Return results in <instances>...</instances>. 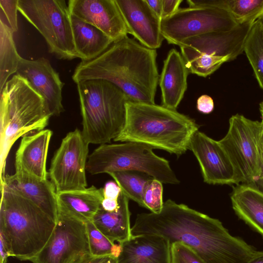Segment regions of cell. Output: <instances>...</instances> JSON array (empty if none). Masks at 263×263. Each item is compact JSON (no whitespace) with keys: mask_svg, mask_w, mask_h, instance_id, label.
I'll list each match as a JSON object with an SVG mask.
<instances>
[{"mask_svg":"<svg viewBox=\"0 0 263 263\" xmlns=\"http://www.w3.org/2000/svg\"><path fill=\"white\" fill-rule=\"evenodd\" d=\"M16 74L26 79L43 97L51 116H59L64 111V83L47 59L28 60L21 57Z\"/></svg>","mask_w":263,"mask_h":263,"instance_id":"obj_15","label":"cell"},{"mask_svg":"<svg viewBox=\"0 0 263 263\" xmlns=\"http://www.w3.org/2000/svg\"><path fill=\"white\" fill-rule=\"evenodd\" d=\"M115 1L128 33L148 48L156 50L160 47L164 39L161 31V20L146 0Z\"/></svg>","mask_w":263,"mask_h":263,"instance_id":"obj_17","label":"cell"},{"mask_svg":"<svg viewBox=\"0 0 263 263\" xmlns=\"http://www.w3.org/2000/svg\"><path fill=\"white\" fill-rule=\"evenodd\" d=\"M162 183L154 178L150 179L146 184L143 196V207L151 213L158 214L163 208Z\"/></svg>","mask_w":263,"mask_h":263,"instance_id":"obj_31","label":"cell"},{"mask_svg":"<svg viewBox=\"0 0 263 263\" xmlns=\"http://www.w3.org/2000/svg\"><path fill=\"white\" fill-rule=\"evenodd\" d=\"M17 7L45 39L51 53L61 59L78 58L71 14L65 1L18 0Z\"/></svg>","mask_w":263,"mask_h":263,"instance_id":"obj_10","label":"cell"},{"mask_svg":"<svg viewBox=\"0 0 263 263\" xmlns=\"http://www.w3.org/2000/svg\"><path fill=\"white\" fill-rule=\"evenodd\" d=\"M77 85L84 139L89 144L109 143L124 127L127 97L116 85L103 79L86 80Z\"/></svg>","mask_w":263,"mask_h":263,"instance_id":"obj_6","label":"cell"},{"mask_svg":"<svg viewBox=\"0 0 263 263\" xmlns=\"http://www.w3.org/2000/svg\"><path fill=\"white\" fill-rule=\"evenodd\" d=\"M214 104L213 99L206 95H203L199 97L197 101V108L203 114H210L214 109Z\"/></svg>","mask_w":263,"mask_h":263,"instance_id":"obj_34","label":"cell"},{"mask_svg":"<svg viewBox=\"0 0 263 263\" xmlns=\"http://www.w3.org/2000/svg\"><path fill=\"white\" fill-rule=\"evenodd\" d=\"M52 132L43 129L23 137L15 154V172L47 179L46 159Z\"/></svg>","mask_w":263,"mask_h":263,"instance_id":"obj_19","label":"cell"},{"mask_svg":"<svg viewBox=\"0 0 263 263\" xmlns=\"http://www.w3.org/2000/svg\"><path fill=\"white\" fill-rule=\"evenodd\" d=\"M108 174L114 179L125 196L143 207L144 189L146 183L153 177L134 170L115 171Z\"/></svg>","mask_w":263,"mask_h":263,"instance_id":"obj_27","label":"cell"},{"mask_svg":"<svg viewBox=\"0 0 263 263\" xmlns=\"http://www.w3.org/2000/svg\"><path fill=\"white\" fill-rule=\"evenodd\" d=\"M119 205V198L116 199L103 197L101 206L106 211L111 212L116 210Z\"/></svg>","mask_w":263,"mask_h":263,"instance_id":"obj_38","label":"cell"},{"mask_svg":"<svg viewBox=\"0 0 263 263\" xmlns=\"http://www.w3.org/2000/svg\"><path fill=\"white\" fill-rule=\"evenodd\" d=\"M253 23L238 25L227 31L200 34L182 42L179 46L190 73L205 78L223 63L235 60L243 52Z\"/></svg>","mask_w":263,"mask_h":263,"instance_id":"obj_8","label":"cell"},{"mask_svg":"<svg viewBox=\"0 0 263 263\" xmlns=\"http://www.w3.org/2000/svg\"><path fill=\"white\" fill-rule=\"evenodd\" d=\"M213 6L228 11L238 25L254 23L263 15V0H214Z\"/></svg>","mask_w":263,"mask_h":263,"instance_id":"obj_28","label":"cell"},{"mask_svg":"<svg viewBox=\"0 0 263 263\" xmlns=\"http://www.w3.org/2000/svg\"><path fill=\"white\" fill-rule=\"evenodd\" d=\"M199 125L190 117L162 105L128 101L124 127L114 141L141 143L178 157L189 149Z\"/></svg>","mask_w":263,"mask_h":263,"instance_id":"obj_3","label":"cell"},{"mask_svg":"<svg viewBox=\"0 0 263 263\" xmlns=\"http://www.w3.org/2000/svg\"><path fill=\"white\" fill-rule=\"evenodd\" d=\"M90 253L95 256L117 258L121 251L120 243L114 242L104 235L90 221L86 222Z\"/></svg>","mask_w":263,"mask_h":263,"instance_id":"obj_30","label":"cell"},{"mask_svg":"<svg viewBox=\"0 0 263 263\" xmlns=\"http://www.w3.org/2000/svg\"><path fill=\"white\" fill-rule=\"evenodd\" d=\"M106 263H117V258L111 257Z\"/></svg>","mask_w":263,"mask_h":263,"instance_id":"obj_41","label":"cell"},{"mask_svg":"<svg viewBox=\"0 0 263 263\" xmlns=\"http://www.w3.org/2000/svg\"><path fill=\"white\" fill-rule=\"evenodd\" d=\"M189 73L181 54L176 49H171L159 76L162 105L176 110L187 89Z\"/></svg>","mask_w":263,"mask_h":263,"instance_id":"obj_21","label":"cell"},{"mask_svg":"<svg viewBox=\"0 0 263 263\" xmlns=\"http://www.w3.org/2000/svg\"><path fill=\"white\" fill-rule=\"evenodd\" d=\"M128 200L121 192L116 210L106 211L100 206L92 219L95 226L114 242L121 243L132 236Z\"/></svg>","mask_w":263,"mask_h":263,"instance_id":"obj_24","label":"cell"},{"mask_svg":"<svg viewBox=\"0 0 263 263\" xmlns=\"http://www.w3.org/2000/svg\"><path fill=\"white\" fill-rule=\"evenodd\" d=\"M68 6L70 14L95 26L114 42L127 35L115 0H69Z\"/></svg>","mask_w":263,"mask_h":263,"instance_id":"obj_16","label":"cell"},{"mask_svg":"<svg viewBox=\"0 0 263 263\" xmlns=\"http://www.w3.org/2000/svg\"><path fill=\"white\" fill-rule=\"evenodd\" d=\"M1 192L0 233L9 243L13 257L31 261L48 241L56 222L3 183Z\"/></svg>","mask_w":263,"mask_h":263,"instance_id":"obj_5","label":"cell"},{"mask_svg":"<svg viewBox=\"0 0 263 263\" xmlns=\"http://www.w3.org/2000/svg\"><path fill=\"white\" fill-rule=\"evenodd\" d=\"M0 263H2V262L0 261Z\"/></svg>","mask_w":263,"mask_h":263,"instance_id":"obj_46","label":"cell"},{"mask_svg":"<svg viewBox=\"0 0 263 263\" xmlns=\"http://www.w3.org/2000/svg\"><path fill=\"white\" fill-rule=\"evenodd\" d=\"M71 23L76 50L82 61L97 58L114 42L95 26L71 14Z\"/></svg>","mask_w":263,"mask_h":263,"instance_id":"obj_25","label":"cell"},{"mask_svg":"<svg viewBox=\"0 0 263 263\" xmlns=\"http://www.w3.org/2000/svg\"><path fill=\"white\" fill-rule=\"evenodd\" d=\"M121 192V188L115 181H109L103 187L104 198L118 199Z\"/></svg>","mask_w":263,"mask_h":263,"instance_id":"obj_36","label":"cell"},{"mask_svg":"<svg viewBox=\"0 0 263 263\" xmlns=\"http://www.w3.org/2000/svg\"><path fill=\"white\" fill-rule=\"evenodd\" d=\"M90 254L86 223L59 212L48 241L30 261L33 263H74Z\"/></svg>","mask_w":263,"mask_h":263,"instance_id":"obj_13","label":"cell"},{"mask_svg":"<svg viewBox=\"0 0 263 263\" xmlns=\"http://www.w3.org/2000/svg\"><path fill=\"white\" fill-rule=\"evenodd\" d=\"M112 256H95L90 254H86L74 263H106Z\"/></svg>","mask_w":263,"mask_h":263,"instance_id":"obj_37","label":"cell"},{"mask_svg":"<svg viewBox=\"0 0 263 263\" xmlns=\"http://www.w3.org/2000/svg\"><path fill=\"white\" fill-rule=\"evenodd\" d=\"M260 111L261 115L262 121H263V101L260 104Z\"/></svg>","mask_w":263,"mask_h":263,"instance_id":"obj_42","label":"cell"},{"mask_svg":"<svg viewBox=\"0 0 263 263\" xmlns=\"http://www.w3.org/2000/svg\"><path fill=\"white\" fill-rule=\"evenodd\" d=\"M263 122V121H262ZM262 139H263V136H262Z\"/></svg>","mask_w":263,"mask_h":263,"instance_id":"obj_45","label":"cell"},{"mask_svg":"<svg viewBox=\"0 0 263 263\" xmlns=\"http://www.w3.org/2000/svg\"><path fill=\"white\" fill-rule=\"evenodd\" d=\"M157 51L126 36L114 42L102 53L77 65L72 76L80 82L103 79L113 83L129 101L155 104L159 75Z\"/></svg>","mask_w":263,"mask_h":263,"instance_id":"obj_2","label":"cell"},{"mask_svg":"<svg viewBox=\"0 0 263 263\" xmlns=\"http://www.w3.org/2000/svg\"><path fill=\"white\" fill-rule=\"evenodd\" d=\"M263 122L232 116L226 136L218 142L234 168L237 184L254 183L263 172Z\"/></svg>","mask_w":263,"mask_h":263,"instance_id":"obj_9","label":"cell"},{"mask_svg":"<svg viewBox=\"0 0 263 263\" xmlns=\"http://www.w3.org/2000/svg\"><path fill=\"white\" fill-rule=\"evenodd\" d=\"M13 31L5 19L0 16V91L9 77L16 73L21 57L13 40Z\"/></svg>","mask_w":263,"mask_h":263,"instance_id":"obj_26","label":"cell"},{"mask_svg":"<svg viewBox=\"0 0 263 263\" xmlns=\"http://www.w3.org/2000/svg\"><path fill=\"white\" fill-rule=\"evenodd\" d=\"M59 212L85 223L92 219L103 199V188L92 185L84 190L57 193Z\"/></svg>","mask_w":263,"mask_h":263,"instance_id":"obj_22","label":"cell"},{"mask_svg":"<svg viewBox=\"0 0 263 263\" xmlns=\"http://www.w3.org/2000/svg\"><path fill=\"white\" fill-rule=\"evenodd\" d=\"M182 0H162V20L171 16L179 9Z\"/></svg>","mask_w":263,"mask_h":263,"instance_id":"obj_35","label":"cell"},{"mask_svg":"<svg viewBox=\"0 0 263 263\" xmlns=\"http://www.w3.org/2000/svg\"><path fill=\"white\" fill-rule=\"evenodd\" d=\"M260 179H261L263 180V172H262V174Z\"/></svg>","mask_w":263,"mask_h":263,"instance_id":"obj_44","label":"cell"},{"mask_svg":"<svg viewBox=\"0 0 263 263\" xmlns=\"http://www.w3.org/2000/svg\"><path fill=\"white\" fill-rule=\"evenodd\" d=\"M132 234L159 236L171 245L182 242L205 263H247L256 252L243 239L232 236L218 219L171 199L158 214H138Z\"/></svg>","mask_w":263,"mask_h":263,"instance_id":"obj_1","label":"cell"},{"mask_svg":"<svg viewBox=\"0 0 263 263\" xmlns=\"http://www.w3.org/2000/svg\"><path fill=\"white\" fill-rule=\"evenodd\" d=\"M247 263H263V251H257Z\"/></svg>","mask_w":263,"mask_h":263,"instance_id":"obj_40","label":"cell"},{"mask_svg":"<svg viewBox=\"0 0 263 263\" xmlns=\"http://www.w3.org/2000/svg\"><path fill=\"white\" fill-rule=\"evenodd\" d=\"M243 52L258 84L263 89V29L258 20L254 23L248 34Z\"/></svg>","mask_w":263,"mask_h":263,"instance_id":"obj_29","label":"cell"},{"mask_svg":"<svg viewBox=\"0 0 263 263\" xmlns=\"http://www.w3.org/2000/svg\"><path fill=\"white\" fill-rule=\"evenodd\" d=\"M153 147L146 144L126 142L103 144L88 156L86 171L91 175L134 170L144 173L162 183H180L170 163L156 155Z\"/></svg>","mask_w":263,"mask_h":263,"instance_id":"obj_7","label":"cell"},{"mask_svg":"<svg viewBox=\"0 0 263 263\" xmlns=\"http://www.w3.org/2000/svg\"><path fill=\"white\" fill-rule=\"evenodd\" d=\"M259 21L260 22L261 25V26L262 27V29H263V15H262L259 19H258Z\"/></svg>","mask_w":263,"mask_h":263,"instance_id":"obj_43","label":"cell"},{"mask_svg":"<svg viewBox=\"0 0 263 263\" xmlns=\"http://www.w3.org/2000/svg\"><path fill=\"white\" fill-rule=\"evenodd\" d=\"M89 144L78 129L68 133L62 140L51 160L48 173L57 193L87 188Z\"/></svg>","mask_w":263,"mask_h":263,"instance_id":"obj_12","label":"cell"},{"mask_svg":"<svg viewBox=\"0 0 263 263\" xmlns=\"http://www.w3.org/2000/svg\"><path fill=\"white\" fill-rule=\"evenodd\" d=\"M171 263H205L204 261L187 245L175 242L171 246Z\"/></svg>","mask_w":263,"mask_h":263,"instance_id":"obj_32","label":"cell"},{"mask_svg":"<svg viewBox=\"0 0 263 263\" xmlns=\"http://www.w3.org/2000/svg\"><path fill=\"white\" fill-rule=\"evenodd\" d=\"M1 183L30 200L57 222L59 216L57 193L51 181L15 172L4 175L1 178Z\"/></svg>","mask_w":263,"mask_h":263,"instance_id":"obj_18","label":"cell"},{"mask_svg":"<svg viewBox=\"0 0 263 263\" xmlns=\"http://www.w3.org/2000/svg\"><path fill=\"white\" fill-rule=\"evenodd\" d=\"M18 0H0L1 15L6 21L13 32L18 29L17 11Z\"/></svg>","mask_w":263,"mask_h":263,"instance_id":"obj_33","label":"cell"},{"mask_svg":"<svg viewBox=\"0 0 263 263\" xmlns=\"http://www.w3.org/2000/svg\"><path fill=\"white\" fill-rule=\"evenodd\" d=\"M231 200L236 215L263 236V191L254 183L239 184Z\"/></svg>","mask_w":263,"mask_h":263,"instance_id":"obj_23","label":"cell"},{"mask_svg":"<svg viewBox=\"0 0 263 263\" xmlns=\"http://www.w3.org/2000/svg\"><path fill=\"white\" fill-rule=\"evenodd\" d=\"M120 244L117 263H171V245L162 237L132 235Z\"/></svg>","mask_w":263,"mask_h":263,"instance_id":"obj_20","label":"cell"},{"mask_svg":"<svg viewBox=\"0 0 263 263\" xmlns=\"http://www.w3.org/2000/svg\"><path fill=\"white\" fill-rule=\"evenodd\" d=\"M51 117L44 99L26 79L15 74L7 81L1 91V178L14 142L44 129Z\"/></svg>","mask_w":263,"mask_h":263,"instance_id":"obj_4","label":"cell"},{"mask_svg":"<svg viewBox=\"0 0 263 263\" xmlns=\"http://www.w3.org/2000/svg\"><path fill=\"white\" fill-rule=\"evenodd\" d=\"M189 149L198 160L204 182L237 184L233 165L218 141L198 130L191 139Z\"/></svg>","mask_w":263,"mask_h":263,"instance_id":"obj_14","label":"cell"},{"mask_svg":"<svg viewBox=\"0 0 263 263\" xmlns=\"http://www.w3.org/2000/svg\"><path fill=\"white\" fill-rule=\"evenodd\" d=\"M146 3L156 15L162 20V0H146Z\"/></svg>","mask_w":263,"mask_h":263,"instance_id":"obj_39","label":"cell"},{"mask_svg":"<svg viewBox=\"0 0 263 263\" xmlns=\"http://www.w3.org/2000/svg\"><path fill=\"white\" fill-rule=\"evenodd\" d=\"M238 24L227 10L211 7L179 8L161 21V31L170 44L179 46L200 34L231 30Z\"/></svg>","mask_w":263,"mask_h":263,"instance_id":"obj_11","label":"cell"}]
</instances>
